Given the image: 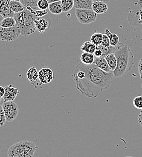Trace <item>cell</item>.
I'll return each instance as SVG.
<instances>
[{
	"mask_svg": "<svg viewBox=\"0 0 142 157\" xmlns=\"http://www.w3.org/2000/svg\"><path fill=\"white\" fill-rule=\"evenodd\" d=\"M76 88L88 98H96L99 93L108 89L113 82V73H106L95 64L79 63L73 74Z\"/></svg>",
	"mask_w": 142,
	"mask_h": 157,
	"instance_id": "1",
	"label": "cell"
},
{
	"mask_svg": "<svg viewBox=\"0 0 142 157\" xmlns=\"http://www.w3.org/2000/svg\"><path fill=\"white\" fill-rule=\"evenodd\" d=\"M114 53L117 60L116 70L113 72L115 78H121L130 71L134 65V55L126 44L120 43L115 47Z\"/></svg>",
	"mask_w": 142,
	"mask_h": 157,
	"instance_id": "2",
	"label": "cell"
},
{
	"mask_svg": "<svg viewBox=\"0 0 142 157\" xmlns=\"http://www.w3.org/2000/svg\"><path fill=\"white\" fill-rule=\"evenodd\" d=\"M17 22V25L20 28L21 35L27 36L33 34L36 31L35 20L38 17L34 12L25 9L22 12L16 13L13 17Z\"/></svg>",
	"mask_w": 142,
	"mask_h": 157,
	"instance_id": "3",
	"label": "cell"
},
{
	"mask_svg": "<svg viewBox=\"0 0 142 157\" xmlns=\"http://www.w3.org/2000/svg\"><path fill=\"white\" fill-rule=\"evenodd\" d=\"M38 147L31 141L22 140L11 146L7 152V157H32Z\"/></svg>",
	"mask_w": 142,
	"mask_h": 157,
	"instance_id": "4",
	"label": "cell"
},
{
	"mask_svg": "<svg viewBox=\"0 0 142 157\" xmlns=\"http://www.w3.org/2000/svg\"><path fill=\"white\" fill-rule=\"evenodd\" d=\"M76 16L82 24H89L97 20L98 14L92 9H76Z\"/></svg>",
	"mask_w": 142,
	"mask_h": 157,
	"instance_id": "5",
	"label": "cell"
},
{
	"mask_svg": "<svg viewBox=\"0 0 142 157\" xmlns=\"http://www.w3.org/2000/svg\"><path fill=\"white\" fill-rule=\"evenodd\" d=\"M21 35L20 28L16 25L9 28H0V39L2 41L10 42L18 39Z\"/></svg>",
	"mask_w": 142,
	"mask_h": 157,
	"instance_id": "6",
	"label": "cell"
},
{
	"mask_svg": "<svg viewBox=\"0 0 142 157\" xmlns=\"http://www.w3.org/2000/svg\"><path fill=\"white\" fill-rule=\"evenodd\" d=\"M2 106L7 121L9 122L12 121L17 117L19 113V108L17 103L13 101H4Z\"/></svg>",
	"mask_w": 142,
	"mask_h": 157,
	"instance_id": "7",
	"label": "cell"
},
{
	"mask_svg": "<svg viewBox=\"0 0 142 157\" xmlns=\"http://www.w3.org/2000/svg\"><path fill=\"white\" fill-rule=\"evenodd\" d=\"M54 78L53 71L49 67H43L39 71V80L42 84L50 83Z\"/></svg>",
	"mask_w": 142,
	"mask_h": 157,
	"instance_id": "8",
	"label": "cell"
},
{
	"mask_svg": "<svg viewBox=\"0 0 142 157\" xmlns=\"http://www.w3.org/2000/svg\"><path fill=\"white\" fill-rule=\"evenodd\" d=\"M0 15L1 21L6 18H13L15 13L12 12L10 6V0H0Z\"/></svg>",
	"mask_w": 142,
	"mask_h": 157,
	"instance_id": "9",
	"label": "cell"
},
{
	"mask_svg": "<svg viewBox=\"0 0 142 157\" xmlns=\"http://www.w3.org/2000/svg\"><path fill=\"white\" fill-rule=\"evenodd\" d=\"M20 93V91L18 88H15L12 85H9L5 86V94L3 96L4 101H13L18 94Z\"/></svg>",
	"mask_w": 142,
	"mask_h": 157,
	"instance_id": "10",
	"label": "cell"
},
{
	"mask_svg": "<svg viewBox=\"0 0 142 157\" xmlns=\"http://www.w3.org/2000/svg\"><path fill=\"white\" fill-rule=\"evenodd\" d=\"M51 27V22L44 18H38L35 20V28L36 31L40 33H45L50 30Z\"/></svg>",
	"mask_w": 142,
	"mask_h": 157,
	"instance_id": "11",
	"label": "cell"
},
{
	"mask_svg": "<svg viewBox=\"0 0 142 157\" xmlns=\"http://www.w3.org/2000/svg\"><path fill=\"white\" fill-rule=\"evenodd\" d=\"M92 10H93L97 14H103L106 13L108 10L107 3L102 1H94L93 4Z\"/></svg>",
	"mask_w": 142,
	"mask_h": 157,
	"instance_id": "12",
	"label": "cell"
},
{
	"mask_svg": "<svg viewBox=\"0 0 142 157\" xmlns=\"http://www.w3.org/2000/svg\"><path fill=\"white\" fill-rule=\"evenodd\" d=\"M94 64H95L98 68H99L103 71L106 73H111V70L105 57H103V56L99 57V58L95 57Z\"/></svg>",
	"mask_w": 142,
	"mask_h": 157,
	"instance_id": "13",
	"label": "cell"
},
{
	"mask_svg": "<svg viewBox=\"0 0 142 157\" xmlns=\"http://www.w3.org/2000/svg\"><path fill=\"white\" fill-rule=\"evenodd\" d=\"M27 78L32 85L37 83L39 78V72L35 67H32L29 69L27 73Z\"/></svg>",
	"mask_w": 142,
	"mask_h": 157,
	"instance_id": "14",
	"label": "cell"
},
{
	"mask_svg": "<svg viewBox=\"0 0 142 157\" xmlns=\"http://www.w3.org/2000/svg\"><path fill=\"white\" fill-rule=\"evenodd\" d=\"M75 7L78 9H92L93 0H74Z\"/></svg>",
	"mask_w": 142,
	"mask_h": 157,
	"instance_id": "15",
	"label": "cell"
},
{
	"mask_svg": "<svg viewBox=\"0 0 142 157\" xmlns=\"http://www.w3.org/2000/svg\"><path fill=\"white\" fill-rule=\"evenodd\" d=\"M38 1L39 0H20V2L26 9L35 13L36 10H39L38 7Z\"/></svg>",
	"mask_w": 142,
	"mask_h": 157,
	"instance_id": "16",
	"label": "cell"
},
{
	"mask_svg": "<svg viewBox=\"0 0 142 157\" xmlns=\"http://www.w3.org/2000/svg\"><path fill=\"white\" fill-rule=\"evenodd\" d=\"M48 9L52 14L60 15L62 12H63L61 1H57L50 3L49 4Z\"/></svg>",
	"mask_w": 142,
	"mask_h": 157,
	"instance_id": "17",
	"label": "cell"
},
{
	"mask_svg": "<svg viewBox=\"0 0 142 157\" xmlns=\"http://www.w3.org/2000/svg\"><path fill=\"white\" fill-rule=\"evenodd\" d=\"M97 49V46L91 41H86L81 47V50L83 52L94 54Z\"/></svg>",
	"mask_w": 142,
	"mask_h": 157,
	"instance_id": "18",
	"label": "cell"
},
{
	"mask_svg": "<svg viewBox=\"0 0 142 157\" xmlns=\"http://www.w3.org/2000/svg\"><path fill=\"white\" fill-rule=\"evenodd\" d=\"M10 6L12 12H13L15 14L22 12L26 9L20 1H10Z\"/></svg>",
	"mask_w": 142,
	"mask_h": 157,
	"instance_id": "19",
	"label": "cell"
},
{
	"mask_svg": "<svg viewBox=\"0 0 142 157\" xmlns=\"http://www.w3.org/2000/svg\"><path fill=\"white\" fill-rule=\"evenodd\" d=\"M105 34L108 36L110 40L111 45L113 47H117L119 44V38L116 33H112L109 29H106L105 30Z\"/></svg>",
	"mask_w": 142,
	"mask_h": 157,
	"instance_id": "20",
	"label": "cell"
},
{
	"mask_svg": "<svg viewBox=\"0 0 142 157\" xmlns=\"http://www.w3.org/2000/svg\"><path fill=\"white\" fill-rule=\"evenodd\" d=\"M95 56L94 54L89 53L86 52H83L81 56V62L85 65H91L94 63Z\"/></svg>",
	"mask_w": 142,
	"mask_h": 157,
	"instance_id": "21",
	"label": "cell"
},
{
	"mask_svg": "<svg viewBox=\"0 0 142 157\" xmlns=\"http://www.w3.org/2000/svg\"><path fill=\"white\" fill-rule=\"evenodd\" d=\"M106 60L111 71H114L116 67L117 64V60L116 58V56L114 53H112L108 55H107L106 57H105Z\"/></svg>",
	"mask_w": 142,
	"mask_h": 157,
	"instance_id": "22",
	"label": "cell"
},
{
	"mask_svg": "<svg viewBox=\"0 0 142 157\" xmlns=\"http://www.w3.org/2000/svg\"><path fill=\"white\" fill-rule=\"evenodd\" d=\"M1 27L3 28H9L14 27L17 25L16 20L14 18H6L1 21Z\"/></svg>",
	"mask_w": 142,
	"mask_h": 157,
	"instance_id": "23",
	"label": "cell"
},
{
	"mask_svg": "<svg viewBox=\"0 0 142 157\" xmlns=\"http://www.w3.org/2000/svg\"><path fill=\"white\" fill-rule=\"evenodd\" d=\"M61 4L63 12H68L75 7L74 0H62Z\"/></svg>",
	"mask_w": 142,
	"mask_h": 157,
	"instance_id": "24",
	"label": "cell"
},
{
	"mask_svg": "<svg viewBox=\"0 0 142 157\" xmlns=\"http://www.w3.org/2000/svg\"><path fill=\"white\" fill-rule=\"evenodd\" d=\"M103 39V34H102L101 33H99V32L95 33L91 36V41L93 44H94L96 46H99L101 45Z\"/></svg>",
	"mask_w": 142,
	"mask_h": 157,
	"instance_id": "25",
	"label": "cell"
},
{
	"mask_svg": "<svg viewBox=\"0 0 142 157\" xmlns=\"http://www.w3.org/2000/svg\"><path fill=\"white\" fill-rule=\"evenodd\" d=\"M116 47H113L111 45L109 46V47H106V46H103L102 45H100L99 46H97V48H99L101 50L103 53V57H106L107 55L114 53V49H115Z\"/></svg>",
	"mask_w": 142,
	"mask_h": 157,
	"instance_id": "26",
	"label": "cell"
},
{
	"mask_svg": "<svg viewBox=\"0 0 142 157\" xmlns=\"http://www.w3.org/2000/svg\"><path fill=\"white\" fill-rule=\"evenodd\" d=\"M133 105L134 107L138 109H142V96H137L133 100Z\"/></svg>",
	"mask_w": 142,
	"mask_h": 157,
	"instance_id": "27",
	"label": "cell"
},
{
	"mask_svg": "<svg viewBox=\"0 0 142 157\" xmlns=\"http://www.w3.org/2000/svg\"><path fill=\"white\" fill-rule=\"evenodd\" d=\"M50 3L47 0H39L38 2V9L42 10H45L49 7Z\"/></svg>",
	"mask_w": 142,
	"mask_h": 157,
	"instance_id": "28",
	"label": "cell"
},
{
	"mask_svg": "<svg viewBox=\"0 0 142 157\" xmlns=\"http://www.w3.org/2000/svg\"><path fill=\"white\" fill-rule=\"evenodd\" d=\"M6 117L5 116V113L2 108V106H0V126H3L6 123Z\"/></svg>",
	"mask_w": 142,
	"mask_h": 157,
	"instance_id": "29",
	"label": "cell"
},
{
	"mask_svg": "<svg viewBox=\"0 0 142 157\" xmlns=\"http://www.w3.org/2000/svg\"><path fill=\"white\" fill-rule=\"evenodd\" d=\"M101 45L103 46H106V47H109L111 45L109 39L108 37V36L105 34H103V41L102 42Z\"/></svg>",
	"mask_w": 142,
	"mask_h": 157,
	"instance_id": "30",
	"label": "cell"
},
{
	"mask_svg": "<svg viewBox=\"0 0 142 157\" xmlns=\"http://www.w3.org/2000/svg\"><path fill=\"white\" fill-rule=\"evenodd\" d=\"M35 15L38 17V18H41L42 17L46 15L47 14V12L46 10H38L35 12Z\"/></svg>",
	"mask_w": 142,
	"mask_h": 157,
	"instance_id": "31",
	"label": "cell"
},
{
	"mask_svg": "<svg viewBox=\"0 0 142 157\" xmlns=\"http://www.w3.org/2000/svg\"><path fill=\"white\" fill-rule=\"evenodd\" d=\"M94 55L95 57H97V58H99V57H102L103 56V53L102 52L101 50L99 48H97L96 50L95 51L94 53Z\"/></svg>",
	"mask_w": 142,
	"mask_h": 157,
	"instance_id": "32",
	"label": "cell"
},
{
	"mask_svg": "<svg viewBox=\"0 0 142 157\" xmlns=\"http://www.w3.org/2000/svg\"><path fill=\"white\" fill-rule=\"evenodd\" d=\"M138 68H139V74H140V78L142 80V58L140 59L139 62Z\"/></svg>",
	"mask_w": 142,
	"mask_h": 157,
	"instance_id": "33",
	"label": "cell"
},
{
	"mask_svg": "<svg viewBox=\"0 0 142 157\" xmlns=\"http://www.w3.org/2000/svg\"><path fill=\"white\" fill-rule=\"evenodd\" d=\"M0 88H1L0 97H1V98H2L3 96H4V94H5V87H4V86H0Z\"/></svg>",
	"mask_w": 142,
	"mask_h": 157,
	"instance_id": "34",
	"label": "cell"
},
{
	"mask_svg": "<svg viewBox=\"0 0 142 157\" xmlns=\"http://www.w3.org/2000/svg\"><path fill=\"white\" fill-rule=\"evenodd\" d=\"M138 121H139V124H140L142 126V109L141 110V111H140V113L139 116V119H138Z\"/></svg>",
	"mask_w": 142,
	"mask_h": 157,
	"instance_id": "35",
	"label": "cell"
},
{
	"mask_svg": "<svg viewBox=\"0 0 142 157\" xmlns=\"http://www.w3.org/2000/svg\"><path fill=\"white\" fill-rule=\"evenodd\" d=\"M93 1H102V2H105V3H108L109 1H110V0H93Z\"/></svg>",
	"mask_w": 142,
	"mask_h": 157,
	"instance_id": "36",
	"label": "cell"
},
{
	"mask_svg": "<svg viewBox=\"0 0 142 157\" xmlns=\"http://www.w3.org/2000/svg\"><path fill=\"white\" fill-rule=\"evenodd\" d=\"M48 1V2L50 4L52 2H57V1H61L62 0H47Z\"/></svg>",
	"mask_w": 142,
	"mask_h": 157,
	"instance_id": "37",
	"label": "cell"
},
{
	"mask_svg": "<svg viewBox=\"0 0 142 157\" xmlns=\"http://www.w3.org/2000/svg\"><path fill=\"white\" fill-rule=\"evenodd\" d=\"M10 1H20V0H10Z\"/></svg>",
	"mask_w": 142,
	"mask_h": 157,
	"instance_id": "38",
	"label": "cell"
},
{
	"mask_svg": "<svg viewBox=\"0 0 142 157\" xmlns=\"http://www.w3.org/2000/svg\"><path fill=\"white\" fill-rule=\"evenodd\" d=\"M131 157V156H128V157Z\"/></svg>",
	"mask_w": 142,
	"mask_h": 157,
	"instance_id": "39",
	"label": "cell"
},
{
	"mask_svg": "<svg viewBox=\"0 0 142 157\" xmlns=\"http://www.w3.org/2000/svg\"></svg>",
	"mask_w": 142,
	"mask_h": 157,
	"instance_id": "40",
	"label": "cell"
}]
</instances>
